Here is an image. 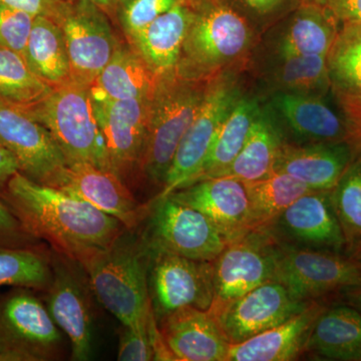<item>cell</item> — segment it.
I'll use <instances>...</instances> for the list:
<instances>
[{
  "mask_svg": "<svg viewBox=\"0 0 361 361\" xmlns=\"http://www.w3.org/2000/svg\"><path fill=\"white\" fill-rule=\"evenodd\" d=\"M243 71H228L211 78L200 110L183 135L157 197L168 196L186 186L199 172L221 125L245 94L241 80Z\"/></svg>",
  "mask_w": 361,
  "mask_h": 361,
  "instance_id": "obj_7",
  "label": "cell"
},
{
  "mask_svg": "<svg viewBox=\"0 0 361 361\" xmlns=\"http://www.w3.org/2000/svg\"><path fill=\"white\" fill-rule=\"evenodd\" d=\"M52 278L45 305L59 329L68 337L73 360H89L94 344L92 288L80 263L51 253Z\"/></svg>",
  "mask_w": 361,
  "mask_h": 361,
  "instance_id": "obj_10",
  "label": "cell"
},
{
  "mask_svg": "<svg viewBox=\"0 0 361 361\" xmlns=\"http://www.w3.org/2000/svg\"><path fill=\"white\" fill-rule=\"evenodd\" d=\"M151 256L140 233L126 229L108 248L82 263L92 293L123 326L153 312L148 280Z\"/></svg>",
  "mask_w": 361,
  "mask_h": 361,
  "instance_id": "obj_3",
  "label": "cell"
},
{
  "mask_svg": "<svg viewBox=\"0 0 361 361\" xmlns=\"http://www.w3.org/2000/svg\"><path fill=\"white\" fill-rule=\"evenodd\" d=\"M37 16L0 4V47L25 56Z\"/></svg>",
  "mask_w": 361,
  "mask_h": 361,
  "instance_id": "obj_39",
  "label": "cell"
},
{
  "mask_svg": "<svg viewBox=\"0 0 361 361\" xmlns=\"http://www.w3.org/2000/svg\"><path fill=\"white\" fill-rule=\"evenodd\" d=\"M241 13L253 27L262 35L283 18L292 6H297L296 0H224Z\"/></svg>",
  "mask_w": 361,
  "mask_h": 361,
  "instance_id": "obj_38",
  "label": "cell"
},
{
  "mask_svg": "<svg viewBox=\"0 0 361 361\" xmlns=\"http://www.w3.org/2000/svg\"><path fill=\"white\" fill-rule=\"evenodd\" d=\"M357 149L348 142L312 144L285 142L274 171L292 176L312 191H331L355 160Z\"/></svg>",
  "mask_w": 361,
  "mask_h": 361,
  "instance_id": "obj_22",
  "label": "cell"
},
{
  "mask_svg": "<svg viewBox=\"0 0 361 361\" xmlns=\"http://www.w3.org/2000/svg\"><path fill=\"white\" fill-rule=\"evenodd\" d=\"M39 242L25 231L0 195V246L37 247Z\"/></svg>",
  "mask_w": 361,
  "mask_h": 361,
  "instance_id": "obj_40",
  "label": "cell"
},
{
  "mask_svg": "<svg viewBox=\"0 0 361 361\" xmlns=\"http://www.w3.org/2000/svg\"><path fill=\"white\" fill-rule=\"evenodd\" d=\"M92 99L111 167L123 180L141 163L151 97L120 101L92 94Z\"/></svg>",
  "mask_w": 361,
  "mask_h": 361,
  "instance_id": "obj_16",
  "label": "cell"
},
{
  "mask_svg": "<svg viewBox=\"0 0 361 361\" xmlns=\"http://www.w3.org/2000/svg\"><path fill=\"white\" fill-rule=\"evenodd\" d=\"M360 159H361V154H360Z\"/></svg>",
  "mask_w": 361,
  "mask_h": 361,
  "instance_id": "obj_50",
  "label": "cell"
},
{
  "mask_svg": "<svg viewBox=\"0 0 361 361\" xmlns=\"http://www.w3.org/2000/svg\"><path fill=\"white\" fill-rule=\"evenodd\" d=\"M151 252L149 294L157 324L182 308L210 310L214 298L213 262Z\"/></svg>",
  "mask_w": 361,
  "mask_h": 361,
  "instance_id": "obj_11",
  "label": "cell"
},
{
  "mask_svg": "<svg viewBox=\"0 0 361 361\" xmlns=\"http://www.w3.org/2000/svg\"><path fill=\"white\" fill-rule=\"evenodd\" d=\"M272 253L273 280L299 300L313 301L361 285V264L348 254L293 245L275 237Z\"/></svg>",
  "mask_w": 361,
  "mask_h": 361,
  "instance_id": "obj_6",
  "label": "cell"
},
{
  "mask_svg": "<svg viewBox=\"0 0 361 361\" xmlns=\"http://www.w3.org/2000/svg\"><path fill=\"white\" fill-rule=\"evenodd\" d=\"M189 1L193 13L176 70L205 80L244 70L257 47V30L224 0Z\"/></svg>",
  "mask_w": 361,
  "mask_h": 361,
  "instance_id": "obj_2",
  "label": "cell"
},
{
  "mask_svg": "<svg viewBox=\"0 0 361 361\" xmlns=\"http://www.w3.org/2000/svg\"><path fill=\"white\" fill-rule=\"evenodd\" d=\"M171 360L226 361L230 342L210 310L185 307L158 323Z\"/></svg>",
  "mask_w": 361,
  "mask_h": 361,
  "instance_id": "obj_21",
  "label": "cell"
},
{
  "mask_svg": "<svg viewBox=\"0 0 361 361\" xmlns=\"http://www.w3.org/2000/svg\"><path fill=\"white\" fill-rule=\"evenodd\" d=\"M209 82L185 77L176 68L157 80L139 167L153 184L164 186L180 140L203 104Z\"/></svg>",
  "mask_w": 361,
  "mask_h": 361,
  "instance_id": "obj_4",
  "label": "cell"
},
{
  "mask_svg": "<svg viewBox=\"0 0 361 361\" xmlns=\"http://www.w3.org/2000/svg\"><path fill=\"white\" fill-rule=\"evenodd\" d=\"M243 183L250 202L253 231L268 229L285 209L313 192L300 180L279 171L263 179Z\"/></svg>",
  "mask_w": 361,
  "mask_h": 361,
  "instance_id": "obj_32",
  "label": "cell"
},
{
  "mask_svg": "<svg viewBox=\"0 0 361 361\" xmlns=\"http://www.w3.org/2000/svg\"><path fill=\"white\" fill-rule=\"evenodd\" d=\"M0 144L28 179L58 188L68 165L51 132L28 111L0 103Z\"/></svg>",
  "mask_w": 361,
  "mask_h": 361,
  "instance_id": "obj_13",
  "label": "cell"
},
{
  "mask_svg": "<svg viewBox=\"0 0 361 361\" xmlns=\"http://www.w3.org/2000/svg\"><path fill=\"white\" fill-rule=\"evenodd\" d=\"M305 351L327 360L361 361V311L325 308L311 330Z\"/></svg>",
  "mask_w": 361,
  "mask_h": 361,
  "instance_id": "obj_27",
  "label": "cell"
},
{
  "mask_svg": "<svg viewBox=\"0 0 361 361\" xmlns=\"http://www.w3.org/2000/svg\"><path fill=\"white\" fill-rule=\"evenodd\" d=\"M266 230L293 245L334 252L345 248L330 191H313L297 199Z\"/></svg>",
  "mask_w": 361,
  "mask_h": 361,
  "instance_id": "obj_20",
  "label": "cell"
},
{
  "mask_svg": "<svg viewBox=\"0 0 361 361\" xmlns=\"http://www.w3.org/2000/svg\"><path fill=\"white\" fill-rule=\"evenodd\" d=\"M142 223L145 228L140 235L153 252L213 262L228 243L203 213L171 195L149 201Z\"/></svg>",
  "mask_w": 361,
  "mask_h": 361,
  "instance_id": "obj_8",
  "label": "cell"
},
{
  "mask_svg": "<svg viewBox=\"0 0 361 361\" xmlns=\"http://www.w3.org/2000/svg\"><path fill=\"white\" fill-rule=\"evenodd\" d=\"M297 4H316L325 6V0H296Z\"/></svg>",
  "mask_w": 361,
  "mask_h": 361,
  "instance_id": "obj_49",
  "label": "cell"
},
{
  "mask_svg": "<svg viewBox=\"0 0 361 361\" xmlns=\"http://www.w3.org/2000/svg\"><path fill=\"white\" fill-rule=\"evenodd\" d=\"M0 361H16L14 357L11 353H7L6 349L0 346Z\"/></svg>",
  "mask_w": 361,
  "mask_h": 361,
  "instance_id": "obj_48",
  "label": "cell"
},
{
  "mask_svg": "<svg viewBox=\"0 0 361 361\" xmlns=\"http://www.w3.org/2000/svg\"><path fill=\"white\" fill-rule=\"evenodd\" d=\"M27 287L0 293V346L16 361H44L58 355L63 337L47 305Z\"/></svg>",
  "mask_w": 361,
  "mask_h": 361,
  "instance_id": "obj_9",
  "label": "cell"
},
{
  "mask_svg": "<svg viewBox=\"0 0 361 361\" xmlns=\"http://www.w3.org/2000/svg\"><path fill=\"white\" fill-rule=\"evenodd\" d=\"M331 203L341 225L346 252L361 242V159L349 165L330 191Z\"/></svg>",
  "mask_w": 361,
  "mask_h": 361,
  "instance_id": "obj_36",
  "label": "cell"
},
{
  "mask_svg": "<svg viewBox=\"0 0 361 361\" xmlns=\"http://www.w3.org/2000/svg\"><path fill=\"white\" fill-rule=\"evenodd\" d=\"M192 13L189 0H178L167 13L128 42L159 77L175 70L179 63Z\"/></svg>",
  "mask_w": 361,
  "mask_h": 361,
  "instance_id": "obj_25",
  "label": "cell"
},
{
  "mask_svg": "<svg viewBox=\"0 0 361 361\" xmlns=\"http://www.w3.org/2000/svg\"><path fill=\"white\" fill-rule=\"evenodd\" d=\"M348 254L353 259H355L356 261H358L361 264V242L358 243L357 245L353 247L350 251H348Z\"/></svg>",
  "mask_w": 361,
  "mask_h": 361,
  "instance_id": "obj_47",
  "label": "cell"
},
{
  "mask_svg": "<svg viewBox=\"0 0 361 361\" xmlns=\"http://www.w3.org/2000/svg\"><path fill=\"white\" fill-rule=\"evenodd\" d=\"M284 134L270 111L261 103L243 148L219 177H233L252 182L268 177L275 170Z\"/></svg>",
  "mask_w": 361,
  "mask_h": 361,
  "instance_id": "obj_28",
  "label": "cell"
},
{
  "mask_svg": "<svg viewBox=\"0 0 361 361\" xmlns=\"http://www.w3.org/2000/svg\"><path fill=\"white\" fill-rule=\"evenodd\" d=\"M342 293H344L348 305L361 311V285L345 289V290L342 291Z\"/></svg>",
  "mask_w": 361,
  "mask_h": 361,
  "instance_id": "obj_45",
  "label": "cell"
},
{
  "mask_svg": "<svg viewBox=\"0 0 361 361\" xmlns=\"http://www.w3.org/2000/svg\"><path fill=\"white\" fill-rule=\"evenodd\" d=\"M326 61L332 92L361 94V23L341 25Z\"/></svg>",
  "mask_w": 361,
  "mask_h": 361,
  "instance_id": "obj_35",
  "label": "cell"
},
{
  "mask_svg": "<svg viewBox=\"0 0 361 361\" xmlns=\"http://www.w3.org/2000/svg\"><path fill=\"white\" fill-rule=\"evenodd\" d=\"M178 0H118L115 14L128 42L135 39Z\"/></svg>",
  "mask_w": 361,
  "mask_h": 361,
  "instance_id": "obj_37",
  "label": "cell"
},
{
  "mask_svg": "<svg viewBox=\"0 0 361 361\" xmlns=\"http://www.w3.org/2000/svg\"><path fill=\"white\" fill-rule=\"evenodd\" d=\"M16 173H20L18 161L1 144H0V192L6 189L7 183Z\"/></svg>",
  "mask_w": 361,
  "mask_h": 361,
  "instance_id": "obj_44",
  "label": "cell"
},
{
  "mask_svg": "<svg viewBox=\"0 0 361 361\" xmlns=\"http://www.w3.org/2000/svg\"><path fill=\"white\" fill-rule=\"evenodd\" d=\"M259 75L267 94L296 92L325 96L331 90L325 56H282L268 52Z\"/></svg>",
  "mask_w": 361,
  "mask_h": 361,
  "instance_id": "obj_26",
  "label": "cell"
},
{
  "mask_svg": "<svg viewBox=\"0 0 361 361\" xmlns=\"http://www.w3.org/2000/svg\"><path fill=\"white\" fill-rule=\"evenodd\" d=\"M0 195L28 234L80 264L127 229L77 195L39 184L21 173Z\"/></svg>",
  "mask_w": 361,
  "mask_h": 361,
  "instance_id": "obj_1",
  "label": "cell"
},
{
  "mask_svg": "<svg viewBox=\"0 0 361 361\" xmlns=\"http://www.w3.org/2000/svg\"><path fill=\"white\" fill-rule=\"evenodd\" d=\"M325 306L312 301L290 319L240 343L230 344L226 361H288L304 353Z\"/></svg>",
  "mask_w": 361,
  "mask_h": 361,
  "instance_id": "obj_24",
  "label": "cell"
},
{
  "mask_svg": "<svg viewBox=\"0 0 361 361\" xmlns=\"http://www.w3.org/2000/svg\"><path fill=\"white\" fill-rule=\"evenodd\" d=\"M169 195L203 213L227 242L253 231L246 187L236 178H208Z\"/></svg>",
  "mask_w": 361,
  "mask_h": 361,
  "instance_id": "obj_19",
  "label": "cell"
},
{
  "mask_svg": "<svg viewBox=\"0 0 361 361\" xmlns=\"http://www.w3.org/2000/svg\"><path fill=\"white\" fill-rule=\"evenodd\" d=\"M25 59L30 68L52 87L71 80L70 59L63 30L51 18H35Z\"/></svg>",
  "mask_w": 361,
  "mask_h": 361,
  "instance_id": "obj_31",
  "label": "cell"
},
{
  "mask_svg": "<svg viewBox=\"0 0 361 361\" xmlns=\"http://www.w3.org/2000/svg\"><path fill=\"white\" fill-rule=\"evenodd\" d=\"M157 75L134 47L118 42L90 92L111 99H148L155 90Z\"/></svg>",
  "mask_w": 361,
  "mask_h": 361,
  "instance_id": "obj_29",
  "label": "cell"
},
{
  "mask_svg": "<svg viewBox=\"0 0 361 361\" xmlns=\"http://www.w3.org/2000/svg\"><path fill=\"white\" fill-rule=\"evenodd\" d=\"M52 90L30 68L25 56L0 47V103L28 111L42 103Z\"/></svg>",
  "mask_w": 361,
  "mask_h": 361,
  "instance_id": "obj_33",
  "label": "cell"
},
{
  "mask_svg": "<svg viewBox=\"0 0 361 361\" xmlns=\"http://www.w3.org/2000/svg\"><path fill=\"white\" fill-rule=\"evenodd\" d=\"M341 25L361 23V0H325Z\"/></svg>",
  "mask_w": 361,
  "mask_h": 361,
  "instance_id": "obj_43",
  "label": "cell"
},
{
  "mask_svg": "<svg viewBox=\"0 0 361 361\" xmlns=\"http://www.w3.org/2000/svg\"><path fill=\"white\" fill-rule=\"evenodd\" d=\"M28 113L51 132L68 161H87L114 172L90 87L73 80L56 85Z\"/></svg>",
  "mask_w": 361,
  "mask_h": 361,
  "instance_id": "obj_5",
  "label": "cell"
},
{
  "mask_svg": "<svg viewBox=\"0 0 361 361\" xmlns=\"http://www.w3.org/2000/svg\"><path fill=\"white\" fill-rule=\"evenodd\" d=\"M342 115L348 121L356 147L361 149V94L334 92Z\"/></svg>",
  "mask_w": 361,
  "mask_h": 361,
  "instance_id": "obj_42",
  "label": "cell"
},
{
  "mask_svg": "<svg viewBox=\"0 0 361 361\" xmlns=\"http://www.w3.org/2000/svg\"><path fill=\"white\" fill-rule=\"evenodd\" d=\"M274 237L268 230H256L228 242L213 261L215 311L253 290L274 276L272 246Z\"/></svg>",
  "mask_w": 361,
  "mask_h": 361,
  "instance_id": "obj_14",
  "label": "cell"
},
{
  "mask_svg": "<svg viewBox=\"0 0 361 361\" xmlns=\"http://www.w3.org/2000/svg\"><path fill=\"white\" fill-rule=\"evenodd\" d=\"M51 278V253L42 246H0V287H27L44 292Z\"/></svg>",
  "mask_w": 361,
  "mask_h": 361,
  "instance_id": "obj_34",
  "label": "cell"
},
{
  "mask_svg": "<svg viewBox=\"0 0 361 361\" xmlns=\"http://www.w3.org/2000/svg\"><path fill=\"white\" fill-rule=\"evenodd\" d=\"M66 0H0V4L20 9L35 16L59 20Z\"/></svg>",
  "mask_w": 361,
  "mask_h": 361,
  "instance_id": "obj_41",
  "label": "cell"
},
{
  "mask_svg": "<svg viewBox=\"0 0 361 361\" xmlns=\"http://www.w3.org/2000/svg\"><path fill=\"white\" fill-rule=\"evenodd\" d=\"M341 23L326 6L298 4L271 33V54L282 56H327Z\"/></svg>",
  "mask_w": 361,
  "mask_h": 361,
  "instance_id": "obj_23",
  "label": "cell"
},
{
  "mask_svg": "<svg viewBox=\"0 0 361 361\" xmlns=\"http://www.w3.org/2000/svg\"><path fill=\"white\" fill-rule=\"evenodd\" d=\"M58 189L77 195L129 230H137L148 215L149 202L140 203L116 173L87 161H68Z\"/></svg>",
  "mask_w": 361,
  "mask_h": 361,
  "instance_id": "obj_18",
  "label": "cell"
},
{
  "mask_svg": "<svg viewBox=\"0 0 361 361\" xmlns=\"http://www.w3.org/2000/svg\"><path fill=\"white\" fill-rule=\"evenodd\" d=\"M324 97L271 92L263 104L274 116L282 132L289 130L304 144L348 142L356 147L348 121L327 103Z\"/></svg>",
  "mask_w": 361,
  "mask_h": 361,
  "instance_id": "obj_17",
  "label": "cell"
},
{
  "mask_svg": "<svg viewBox=\"0 0 361 361\" xmlns=\"http://www.w3.org/2000/svg\"><path fill=\"white\" fill-rule=\"evenodd\" d=\"M106 11L90 0H66L56 23L65 37L71 80L92 87L118 44Z\"/></svg>",
  "mask_w": 361,
  "mask_h": 361,
  "instance_id": "obj_12",
  "label": "cell"
},
{
  "mask_svg": "<svg viewBox=\"0 0 361 361\" xmlns=\"http://www.w3.org/2000/svg\"><path fill=\"white\" fill-rule=\"evenodd\" d=\"M90 1L101 7L106 13H115L116 4H118V0H90Z\"/></svg>",
  "mask_w": 361,
  "mask_h": 361,
  "instance_id": "obj_46",
  "label": "cell"
},
{
  "mask_svg": "<svg viewBox=\"0 0 361 361\" xmlns=\"http://www.w3.org/2000/svg\"><path fill=\"white\" fill-rule=\"evenodd\" d=\"M311 302L296 299L284 285L270 280L220 310H209L230 344H235L282 324Z\"/></svg>",
  "mask_w": 361,
  "mask_h": 361,
  "instance_id": "obj_15",
  "label": "cell"
},
{
  "mask_svg": "<svg viewBox=\"0 0 361 361\" xmlns=\"http://www.w3.org/2000/svg\"><path fill=\"white\" fill-rule=\"evenodd\" d=\"M260 108L261 99L257 96L245 92L241 97L221 125L200 170L188 185L208 178L219 177L231 165L243 148Z\"/></svg>",
  "mask_w": 361,
  "mask_h": 361,
  "instance_id": "obj_30",
  "label": "cell"
}]
</instances>
